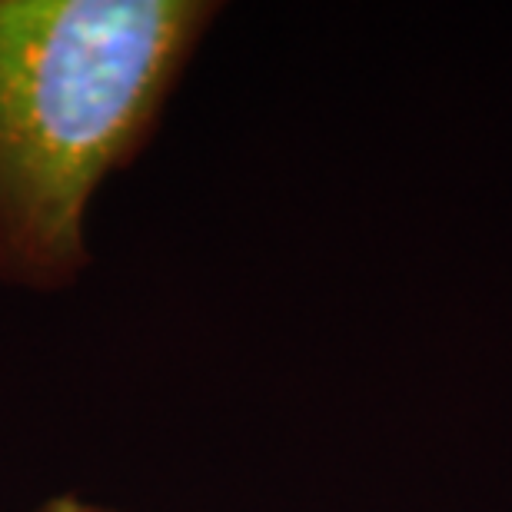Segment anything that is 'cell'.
I'll return each mask as SVG.
<instances>
[{"label":"cell","mask_w":512,"mask_h":512,"mask_svg":"<svg viewBox=\"0 0 512 512\" xmlns=\"http://www.w3.org/2000/svg\"><path fill=\"white\" fill-rule=\"evenodd\" d=\"M210 0H0V286L64 293L87 213L157 133Z\"/></svg>","instance_id":"6da1fadb"},{"label":"cell","mask_w":512,"mask_h":512,"mask_svg":"<svg viewBox=\"0 0 512 512\" xmlns=\"http://www.w3.org/2000/svg\"><path fill=\"white\" fill-rule=\"evenodd\" d=\"M34 512H120V509L104 506V503H97V499H87L80 493H57L44 499Z\"/></svg>","instance_id":"7a4b0ae2"}]
</instances>
